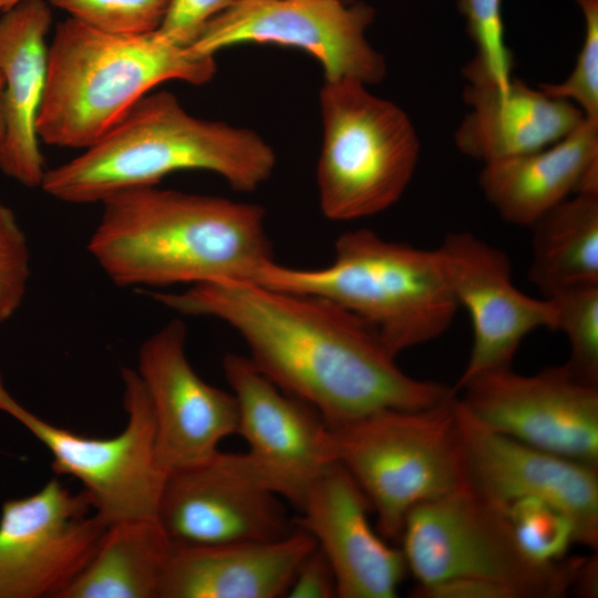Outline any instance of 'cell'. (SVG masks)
Listing matches in <instances>:
<instances>
[{
    "instance_id": "6da1fadb",
    "label": "cell",
    "mask_w": 598,
    "mask_h": 598,
    "mask_svg": "<svg viewBox=\"0 0 598 598\" xmlns=\"http://www.w3.org/2000/svg\"><path fill=\"white\" fill-rule=\"evenodd\" d=\"M151 296L179 315L229 326L254 365L330 427L381 410L427 408L454 393L406 374L371 326L322 297L237 280Z\"/></svg>"
},
{
    "instance_id": "7a4b0ae2",
    "label": "cell",
    "mask_w": 598,
    "mask_h": 598,
    "mask_svg": "<svg viewBox=\"0 0 598 598\" xmlns=\"http://www.w3.org/2000/svg\"><path fill=\"white\" fill-rule=\"evenodd\" d=\"M87 249L118 287L256 281L274 259L262 206L156 186L101 202Z\"/></svg>"
},
{
    "instance_id": "3957f363",
    "label": "cell",
    "mask_w": 598,
    "mask_h": 598,
    "mask_svg": "<svg viewBox=\"0 0 598 598\" xmlns=\"http://www.w3.org/2000/svg\"><path fill=\"white\" fill-rule=\"evenodd\" d=\"M276 165L272 146L254 130L197 117L173 93L152 91L82 154L47 169L40 188L64 203H101L197 169L247 193L266 183Z\"/></svg>"
},
{
    "instance_id": "277c9868",
    "label": "cell",
    "mask_w": 598,
    "mask_h": 598,
    "mask_svg": "<svg viewBox=\"0 0 598 598\" xmlns=\"http://www.w3.org/2000/svg\"><path fill=\"white\" fill-rule=\"evenodd\" d=\"M216 69L215 56L171 43L156 31L115 33L68 17L48 44L39 140L84 150L161 83L203 85Z\"/></svg>"
},
{
    "instance_id": "5b68a950",
    "label": "cell",
    "mask_w": 598,
    "mask_h": 598,
    "mask_svg": "<svg viewBox=\"0 0 598 598\" xmlns=\"http://www.w3.org/2000/svg\"><path fill=\"white\" fill-rule=\"evenodd\" d=\"M256 282L336 302L371 326L394 358L443 334L458 309L437 249L386 240L368 228L338 236L323 268L275 260Z\"/></svg>"
},
{
    "instance_id": "8992f818",
    "label": "cell",
    "mask_w": 598,
    "mask_h": 598,
    "mask_svg": "<svg viewBox=\"0 0 598 598\" xmlns=\"http://www.w3.org/2000/svg\"><path fill=\"white\" fill-rule=\"evenodd\" d=\"M455 398L456 392L427 408L381 410L330 427L336 462L368 498L386 540L400 539L413 507L466 484Z\"/></svg>"
},
{
    "instance_id": "52a82bcc",
    "label": "cell",
    "mask_w": 598,
    "mask_h": 598,
    "mask_svg": "<svg viewBox=\"0 0 598 598\" xmlns=\"http://www.w3.org/2000/svg\"><path fill=\"white\" fill-rule=\"evenodd\" d=\"M319 105L316 184L323 216L350 221L390 208L408 188L420 155L408 114L353 79H323Z\"/></svg>"
},
{
    "instance_id": "ba28073f",
    "label": "cell",
    "mask_w": 598,
    "mask_h": 598,
    "mask_svg": "<svg viewBox=\"0 0 598 598\" xmlns=\"http://www.w3.org/2000/svg\"><path fill=\"white\" fill-rule=\"evenodd\" d=\"M417 585L454 577L501 582L519 598H559L570 594L579 558L542 565L517 545L505 508L467 483L413 507L400 539Z\"/></svg>"
},
{
    "instance_id": "9c48e42d",
    "label": "cell",
    "mask_w": 598,
    "mask_h": 598,
    "mask_svg": "<svg viewBox=\"0 0 598 598\" xmlns=\"http://www.w3.org/2000/svg\"><path fill=\"white\" fill-rule=\"evenodd\" d=\"M126 424L110 439L87 437L44 421L19 403L0 375V412L33 434L51 453L56 475L79 480L96 515L115 522L156 517L166 475L156 453L155 421L136 370L122 368Z\"/></svg>"
},
{
    "instance_id": "30bf717a",
    "label": "cell",
    "mask_w": 598,
    "mask_h": 598,
    "mask_svg": "<svg viewBox=\"0 0 598 598\" xmlns=\"http://www.w3.org/2000/svg\"><path fill=\"white\" fill-rule=\"evenodd\" d=\"M374 9L344 0H238L208 22L189 47L213 55L243 43H272L302 50L323 79H353L365 85L386 74L383 55L368 41Z\"/></svg>"
},
{
    "instance_id": "8fae6325",
    "label": "cell",
    "mask_w": 598,
    "mask_h": 598,
    "mask_svg": "<svg viewBox=\"0 0 598 598\" xmlns=\"http://www.w3.org/2000/svg\"><path fill=\"white\" fill-rule=\"evenodd\" d=\"M455 392L489 430L598 466V385L577 379L564 364L533 375L512 367L487 371Z\"/></svg>"
},
{
    "instance_id": "7c38bea8",
    "label": "cell",
    "mask_w": 598,
    "mask_h": 598,
    "mask_svg": "<svg viewBox=\"0 0 598 598\" xmlns=\"http://www.w3.org/2000/svg\"><path fill=\"white\" fill-rule=\"evenodd\" d=\"M283 502L258 478L244 453L217 451L166 472L156 519L174 545L269 542L297 529Z\"/></svg>"
},
{
    "instance_id": "4fadbf2b",
    "label": "cell",
    "mask_w": 598,
    "mask_h": 598,
    "mask_svg": "<svg viewBox=\"0 0 598 598\" xmlns=\"http://www.w3.org/2000/svg\"><path fill=\"white\" fill-rule=\"evenodd\" d=\"M83 489L58 478L3 503L0 515V598H60L92 558L107 525L90 515ZM94 511V509H93Z\"/></svg>"
},
{
    "instance_id": "5bb4252c",
    "label": "cell",
    "mask_w": 598,
    "mask_h": 598,
    "mask_svg": "<svg viewBox=\"0 0 598 598\" xmlns=\"http://www.w3.org/2000/svg\"><path fill=\"white\" fill-rule=\"evenodd\" d=\"M223 371L238 408L237 434L258 478L297 509L336 462L331 429L303 401L283 392L247 355L227 353Z\"/></svg>"
},
{
    "instance_id": "9a60e30c",
    "label": "cell",
    "mask_w": 598,
    "mask_h": 598,
    "mask_svg": "<svg viewBox=\"0 0 598 598\" xmlns=\"http://www.w3.org/2000/svg\"><path fill=\"white\" fill-rule=\"evenodd\" d=\"M455 417L466 483L505 508L526 497L561 507L575 543L598 548V466L533 447L481 424L456 394Z\"/></svg>"
},
{
    "instance_id": "2e32d148",
    "label": "cell",
    "mask_w": 598,
    "mask_h": 598,
    "mask_svg": "<svg viewBox=\"0 0 598 598\" xmlns=\"http://www.w3.org/2000/svg\"><path fill=\"white\" fill-rule=\"evenodd\" d=\"M450 288L473 327L466 367L453 390L487 371L511 368L525 337L554 329L550 301L522 292L512 281L507 255L468 231L452 233L436 248Z\"/></svg>"
},
{
    "instance_id": "e0dca14e",
    "label": "cell",
    "mask_w": 598,
    "mask_h": 598,
    "mask_svg": "<svg viewBox=\"0 0 598 598\" xmlns=\"http://www.w3.org/2000/svg\"><path fill=\"white\" fill-rule=\"evenodd\" d=\"M186 339L185 323L174 319L148 337L138 352L136 372L151 401L157 458L166 472L210 457L238 430L234 394L195 372Z\"/></svg>"
},
{
    "instance_id": "ac0fdd59",
    "label": "cell",
    "mask_w": 598,
    "mask_h": 598,
    "mask_svg": "<svg viewBox=\"0 0 598 598\" xmlns=\"http://www.w3.org/2000/svg\"><path fill=\"white\" fill-rule=\"evenodd\" d=\"M296 525L309 533L329 560L340 598H394L408 566L369 522L370 503L338 462L311 485Z\"/></svg>"
},
{
    "instance_id": "d6986e66",
    "label": "cell",
    "mask_w": 598,
    "mask_h": 598,
    "mask_svg": "<svg viewBox=\"0 0 598 598\" xmlns=\"http://www.w3.org/2000/svg\"><path fill=\"white\" fill-rule=\"evenodd\" d=\"M51 24L47 0H21L0 14V71L4 81L0 171L31 188L41 186L47 172L37 117L45 87Z\"/></svg>"
},
{
    "instance_id": "ffe728a7",
    "label": "cell",
    "mask_w": 598,
    "mask_h": 598,
    "mask_svg": "<svg viewBox=\"0 0 598 598\" xmlns=\"http://www.w3.org/2000/svg\"><path fill=\"white\" fill-rule=\"evenodd\" d=\"M315 546L312 536L298 526L269 542L174 545L158 598L286 597L299 564Z\"/></svg>"
},
{
    "instance_id": "44dd1931",
    "label": "cell",
    "mask_w": 598,
    "mask_h": 598,
    "mask_svg": "<svg viewBox=\"0 0 598 598\" xmlns=\"http://www.w3.org/2000/svg\"><path fill=\"white\" fill-rule=\"evenodd\" d=\"M478 184L505 221L527 227L568 197L598 192V121L585 117L551 145L485 163Z\"/></svg>"
},
{
    "instance_id": "7402d4cb",
    "label": "cell",
    "mask_w": 598,
    "mask_h": 598,
    "mask_svg": "<svg viewBox=\"0 0 598 598\" xmlns=\"http://www.w3.org/2000/svg\"><path fill=\"white\" fill-rule=\"evenodd\" d=\"M464 99L471 112L455 132V144L484 164L551 145L585 118L574 103L514 79L505 87L468 82Z\"/></svg>"
},
{
    "instance_id": "603a6c76",
    "label": "cell",
    "mask_w": 598,
    "mask_h": 598,
    "mask_svg": "<svg viewBox=\"0 0 598 598\" xmlns=\"http://www.w3.org/2000/svg\"><path fill=\"white\" fill-rule=\"evenodd\" d=\"M173 546L156 517L115 522L60 598H158Z\"/></svg>"
},
{
    "instance_id": "cb8c5ba5",
    "label": "cell",
    "mask_w": 598,
    "mask_h": 598,
    "mask_svg": "<svg viewBox=\"0 0 598 598\" xmlns=\"http://www.w3.org/2000/svg\"><path fill=\"white\" fill-rule=\"evenodd\" d=\"M529 228L528 277L544 297L598 286V192L568 197Z\"/></svg>"
},
{
    "instance_id": "d4e9b609",
    "label": "cell",
    "mask_w": 598,
    "mask_h": 598,
    "mask_svg": "<svg viewBox=\"0 0 598 598\" xmlns=\"http://www.w3.org/2000/svg\"><path fill=\"white\" fill-rule=\"evenodd\" d=\"M505 512L517 545L530 560L551 565L565 559L575 543V526L561 507L526 497L509 503Z\"/></svg>"
},
{
    "instance_id": "484cf974",
    "label": "cell",
    "mask_w": 598,
    "mask_h": 598,
    "mask_svg": "<svg viewBox=\"0 0 598 598\" xmlns=\"http://www.w3.org/2000/svg\"><path fill=\"white\" fill-rule=\"evenodd\" d=\"M554 310V329L570 346L564 365L577 379L598 385V286L565 290L546 297Z\"/></svg>"
},
{
    "instance_id": "4316f807",
    "label": "cell",
    "mask_w": 598,
    "mask_h": 598,
    "mask_svg": "<svg viewBox=\"0 0 598 598\" xmlns=\"http://www.w3.org/2000/svg\"><path fill=\"white\" fill-rule=\"evenodd\" d=\"M476 55L464 69L468 82L482 81L498 87L512 79L513 56L505 43L502 0H458Z\"/></svg>"
},
{
    "instance_id": "83f0119b",
    "label": "cell",
    "mask_w": 598,
    "mask_h": 598,
    "mask_svg": "<svg viewBox=\"0 0 598 598\" xmlns=\"http://www.w3.org/2000/svg\"><path fill=\"white\" fill-rule=\"evenodd\" d=\"M87 25L115 33L156 31L171 0H47Z\"/></svg>"
},
{
    "instance_id": "f1b7e54d",
    "label": "cell",
    "mask_w": 598,
    "mask_h": 598,
    "mask_svg": "<svg viewBox=\"0 0 598 598\" xmlns=\"http://www.w3.org/2000/svg\"><path fill=\"white\" fill-rule=\"evenodd\" d=\"M584 17L585 35L569 76L556 84L542 83L546 95L574 103L586 118L598 121V0H575Z\"/></svg>"
},
{
    "instance_id": "f546056e",
    "label": "cell",
    "mask_w": 598,
    "mask_h": 598,
    "mask_svg": "<svg viewBox=\"0 0 598 598\" xmlns=\"http://www.w3.org/2000/svg\"><path fill=\"white\" fill-rule=\"evenodd\" d=\"M30 276L27 236L14 212L0 202V326L21 307Z\"/></svg>"
},
{
    "instance_id": "4dcf8cb0",
    "label": "cell",
    "mask_w": 598,
    "mask_h": 598,
    "mask_svg": "<svg viewBox=\"0 0 598 598\" xmlns=\"http://www.w3.org/2000/svg\"><path fill=\"white\" fill-rule=\"evenodd\" d=\"M238 0H171L156 32L171 43L190 47L210 20Z\"/></svg>"
},
{
    "instance_id": "1f68e13d",
    "label": "cell",
    "mask_w": 598,
    "mask_h": 598,
    "mask_svg": "<svg viewBox=\"0 0 598 598\" xmlns=\"http://www.w3.org/2000/svg\"><path fill=\"white\" fill-rule=\"evenodd\" d=\"M286 597H338V587L334 571L329 560L317 546V544L299 564Z\"/></svg>"
},
{
    "instance_id": "d6a6232c",
    "label": "cell",
    "mask_w": 598,
    "mask_h": 598,
    "mask_svg": "<svg viewBox=\"0 0 598 598\" xmlns=\"http://www.w3.org/2000/svg\"><path fill=\"white\" fill-rule=\"evenodd\" d=\"M412 594L416 598H519L508 586L476 577H454L416 585Z\"/></svg>"
},
{
    "instance_id": "836d02e7",
    "label": "cell",
    "mask_w": 598,
    "mask_h": 598,
    "mask_svg": "<svg viewBox=\"0 0 598 598\" xmlns=\"http://www.w3.org/2000/svg\"><path fill=\"white\" fill-rule=\"evenodd\" d=\"M570 592L585 598L598 596V558L596 555L579 558L574 571Z\"/></svg>"
},
{
    "instance_id": "e575fe53",
    "label": "cell",
    "mask_w": 598,
    "mask_h": 598,
    "mask_svg": "<svg viewBox=\"0 0 598 598\" xmlns=\"http://www.w3.org/2000/svg\"><path fill=\"white\" fill-rule=\"evenodd\" d=\"M3 89H4V81H3L2 73L0 71V148L3 143V137H4V120H3V111H2Z\"/></svg>"
},
{
    "instance_id": "d590c367",
    "label": "cell",
    "mask_w": 598,
    "mask_h": 598,
    "mask_svg": "<svg viewBox=\"0 0 598 598\" xmlns=\"http://www.w3.org/2000/svg\"><path fill=\"white\" fill-rule=\"evenodd\" d=\"M21 0H0V14L12 8Z\"/></svg>"
},
{
    "instance_id": "8d00e7d4",
    "label": "cell",
    "mask_w": 598,
    "mask_h": 598,
    "mask_svg": "<svg viewBox=\"0 0 598 598\" xmlns=\"http://www.w3.org/2000/svg\"><path fill=\"white\" fill-rule=\"evenodd\" d=\"M344 1H353V0H344Z\"/></svg>"
}]
</instances>
